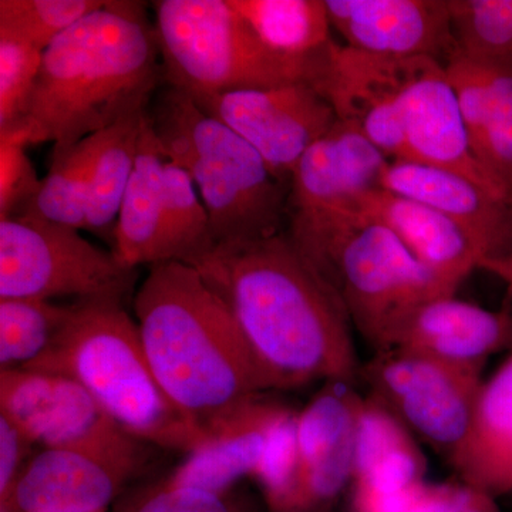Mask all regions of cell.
I'll use <instances>...</instances> for the list:
<instances>
[{
  "mask_svg": "<svg viewBox=\"0 0 512 512\" xmlns=\"http://www.w3.org/2000/svg\"><path fill=\"white\" fill-rule=\"evenodd\" d=\"M192 268L228 306L266 390L359 380L348 316L285 231L217 245Z\"/></svg>",
  "mask_w": 512,
  "mask_h": 512,
  "instance_id": "6da1fadb",
  "label": "cell"
},
{
  "mask_svg": "<svg viewBox=\"0 0 512 512\" xmlns=\"http://www.w3.org/2000/svg\"><path fill=\"white\" fill-rule=\"evenodd\" d=\"M160 83L156 25L146 6L109 0L43 52L28 116L12 128L29 146L53 143V160L147 107Z\"/></svg>",
  "mask_w": 512,
  "mask_h": 512,
  "instance_id": "7a4b0ae2",
  "label": "cell"
},
{
  "mask_svg": "<svg viewBox=\"0 0 512 512\" xmlns=\"http://www.w3.org/2000/svg\"><path fill=\"white\" fill-rule=\"evenodd\" d=\"M134 313L158 384L194 426L210 434L265 392L234 316L197 269L181 262L150 266Z\"/></svg>",
  "mask_w": 512,
  "mask_h": 512,
  "instance_id": "3957f363",
  "label": "cell"
},
{
  "mask_svg": "<svg viewBox=\"0 0 512 512\" xmlns=\"http://www.w3.org/2000/svg\"><path fill=\"white\" fill-rule=\"evenodd\" d=\"M288 220L293 247L376 352L390 349L400 323L421 303L456 293L353 205Z\"/></svg>",
  "mask_w": 512,
  "mask_h": 512,
  "instance_id": "277c9868",
  "label": "cell"
},
{
  "mask_svg": "<svg viewBox=\"0 0 512 512\" xmlns=\"http://www.w3.org/2000/svg\"><path fill=\"white\" fill-rule=\"evenodd\" d=\"M25 370L56 373L82 384L121 430L147 446L190 454L210 437L185 419L161 389L137 322L123 302L72 303L53 345Z\"/></svg>",
  "mask_w": 512,
  "mask_h": 512,
  "instance_id": "5b68a950",
  "label": "cell"
},
{
  "mask_svg": "<svg viewBox=\"0 0 512 512\" xmlns=\"http://www.w3.org/2000/svg\"><path fill=\"white\" fill-rule=\"evenodd\" d=\"M147 114L167 160L187 171L200 192L215 245L284 232L289 185L244 138L205 114L187 93L164 83Z\"/></svg>",
  "mask_w": 512,
  "mask_h": 512,
  "instance_id": "8992f818",
  "label": "cell"
},
{
  "mask_svg": "<svg viewBox=\"0 0 512 512\" xmlns=\"http://www.w3.org/2000/svg\"><path fill=\"white\" fill-rule=\"evenodd\" d=\"M156 32L163 83L188 96H212L309 83L312 60L266 47L229 0H160Z\"/></svg>",
  "mask_w": 512,
  "mask_h": 512,
  "instance_id": "52a82bcc",
  "label": "cell"
},
{
  "mask_svg": "<svg viewBox=\"0 0 512 512\" xmlns=\"http://www.w3.org/2000/svg\"><path fill=\"white\" fill-rule=\"evenodd\" d=\"M136 278L137 269L94 247L79 229L32 211L0 218V298L124 302Z\"/></svg>",
  "mask_w": 512,
  "mask_h": 512,
  "instance_id": "ba28073f",
  "label": "cell"
},
{
  "mask_svg": "<svg viewBox=\"0 0 512 512\" xmlns=\"http://www.w3.org/2000/svg\"><path fill=\"white\" fill-rule=\"evenodd\" d=\"M483 367L453 365L390 349L360 367L359 380L404 426L456 466L480 399Z\"/></svg>",
  "mask_w": 512,
  "mask_h": 512,
  "instance_id": "9c48e42d",
  "label": "cell"
},
{
  "mask_svg": "<svg viewBox=\"0 0 512 512\" xmlns=\"http://www.w3.org/2000/svg\"><path fill=\"white\" fill-rule=\"evenodd\" d=\"M0 414L43 448H79L144 466L151 447L121 430L82 384L56 373L0 370Z\"/></svg>",
  "mask_w": 512,
  "mask_h": 512,
  "instance_id": "30bf717a",
  "label": "cell"
},
{
  "mask_svg": "<svg viewBox=\"0 0 512 512\" xmlns=\"http://www.w3.org/2000/svg\"><path fill=\"white\" fill-rule=\"evenodd\" d=\"M190 97L244 138L286 185L303 154L338 121L328 100L306 82Z\"/></svg>",
  "mask_w": 512,
  "mask_h": 512,
  "instance_id": "8fae6325",
  "label": "cell"
},
{
  "mask_svg": "<svg viewBox=\"0 0 512 512\" xmlns=\"http://www.w3.org/2000/svg\"><path fill=\"white\" fill-rule=\"evenodd\" d=\"M404 66L406 60L367 55L333 40L316 57L309 84L338 120L356 127L390 160H406Z\"/></svg>",
  "mask_w": 512,
  "mask_h": 512,
  "instance_id": "7c38bea8",
  "label": "cell"
},
{
  "mask_svg": "<svg viewBox=\"0 0 512 512\" xmlns=\"http://www.w3.org/2000/svg\"><path fill=\"white\" fill-rule=\"evenodd\" d=\"M402 117L406 160L463 175L512 202V191L478 161L468 138L456 92L443 62L407 59Z\"/></svg>",
  "mask_w": 512,
  "mask_h": 512,
  "instance_id": "4fadbf2b",
  "label": "cell"
},
{
  "mask_svg": "<svg viewBox=\"0 0 512 512\" xmlns=\"http://www.w3.org/2000/svg\"><path fill=\"white\" fill-rule=\"evenodd\" d=\"M325 5L345 45L367 55L446 63L457 50L448 0H325Z\"/></svg>",
  "mask_w": 512,
  "mask_h": 512,
  "instance_id": "5bb4252c",
  "label": "cell"
},
{
  "mask_svg": "<svg viewBox=\"0 0 512 512\" xmlns=\"http://www.w3.org/2000/svg\"><path fill=\"white\" fill-rule=\"evenodd\" d=\"M359 393L329 382L298 413V480L288 512H328L352 483Z\"/></svg>",
  "mask_w": 512,
  "mask_h": 512,
  "instance_id": "9a60e30c",
  "label": "cell"
},
{
  "mask_svg": "<svg viewBox=\"0 0 512 512\" xmlns=\"http://www.w3.org/2000/svg\"><path fill=\"white\" fill-rule=\"evenodd\" d=\"M143 466L79 448L30 458L0 512H107Z\"/></svg>",
  "mask_w": 512,
  "mask_h": 512,
  "instance_id": "2e32d148",
  "label": "cell"
},
{
  "mask_svg": "<svg viewBox=\"0 0 512 512\" xmlns=\"http://www.w3.org/2000/svg\"><path fill=\"white\" fill-rule=\"evenodd\" d=\"M390 161L356 127L336 121L296 165L288 215L352 207L360 195L380 187Z\"/></svg>",
  "mask_w": 512,
  "mask_h": 512,
  "instance_id": "e0dca14e",
  "label": "cell"
},
{
  "mask_svg": "<svg viewBox=\"0 0 512 512\" xmlns=\"http://www.w3.org/2000/svg\"><path fill=\"white\" fill-rule=\"evenodd\" d=\"M508 346H512L511 312L488 311L456 296H440L406 316L390 349L453 365L484 367L488 357Z\"/></svg>",
  "mask_w": 512,
  "mask_h": 512,
  "instance_id": "ac0fdd59",
  "label": "cell"
},
{
  "mask_svg": "<svg viewBox=\"0 0 512 512\" xmlns=\"http://www.w3.org/2000/svg\"><path fill=\"white\" fill-rule=\"evenodd\" d=\"M380 187L441 212L476 239L487 258L512 251V202L443 168L392 160Z\"/></svg>",
  "mask_w": 512,
  "mask_h": 512,
  "instance_id": "d6986e66",
  "label": "cell"
},
{
  "mask_svg": "<svg viewBox=\"0 0 512 512\" xmlns=\"http://www.w3.org/2000/svg\"><path fill=\"white\" fill-rule=\"evenodd\" d=\"M444 66L474 154L512 191V60L456 50Z\"/></svg>",
  "mask_w": 512,
  "mask_h": 512,
  "instance_id": "ffe728a7",
  "label": "cell"
},
{
  "mask_svg": "<svg viewBox=\"0 0 512 512\" xmlns=\"http://www.w3.org/2000/svg\"><path fill=\"white\" fill-rule=\"evenodd\" d=\"M353 207L389 228L420 264L454 291L487 258L466 229L423 202L377 187L360 195Z\"/></svg>",
  "mask_w": 512,
  "mask_h": 512,
  "instance_id": "44dd1931",
  "label": "cell"
},
{
  "mask_svg": "<svg viewBox=\"0 0 512 512\" xmlns=\"http://www.w3.org/2000/svg\"><path fill=\"white\" fill-rule=\"evenodd\" d=\"M288 407L256 397L211 430L210 437L187 454L167 483L227 494L241 478L251 477L261 463L269 437Z\"/></svg>",
  "mask_w": 512,
  "mask_h": 512,
  "instance_id": "7402d4cb",
  "label": "cell"
},
{
  "mask_svg": "<svg viewBox=\"0 0 512 512\" xmlns=\"http://www.w3.org/2000/svg\"><path fill=\"white\" fill-rule=\"evenodd\" d=\"M163 147L148 121L138 143L136 167L124 192L114 229L113 254L130 269L171 262L165 210Z\"/></svg>",
  "mask_w": 512,
  "mask_h": 512,
  "instance_id": "603a6c76",
  "label": "cell"
},
{
  "mask_svg": "<svg viewBox=\"0 0 512 512\" xmlns=\"http://www.w3.org/2000/svg\"><path fill=\"white\" fill-rule=\"evenodd\" d=\"M148 106L134 110L113 126L94 134L96 146L90 168L87 231L97 234L110 229L114 235L124 192L136 167Z\"/></svg>",
  "mask_w": 512,
  "mask_h": 512,
  "instance_id": "cb8c5ba5",
  "label": "cell"
},
{
  "mask_svg": "<svg viewBox=\"0 0 512 512\" xmlns=\"http://www.w3.org/2000/svg\"><path fill=\"white\" fill-rule=\"evenodd\" d=\"M256 36L278 55L312 60L333 42L325 0H229Z\"/></svg>",
  "mask_w": 512,
  "mask_h": 512,
  "instance_id": "d4e9b609",
  "label": "cell"
},
{
  "mask_svg": "<svg viewBox=\"0 0 512 512\" xmlns=\"http://www.w3.org/2000/svg\"><path fill=\"white\" fill-rule=\"evenodd\" d=\"M511 446L512 355L483 383L470 440L454 468L474 485Z\"/></svg>",
  "mask_w": 512,
  "mask_h": 512,
  "instance_id": "484cf974",
  "label": "cell"
},
{
  "mask_svg": "<svg viewBox=\"0 0 512 512\" xmlns=\"http://www.w3.org/2000/svg\"><path fill=\"white\" fill-rule=\"evenodd\" d=\"M70 305L33 298H0V370L26 369L53 345Z\"/></svg>",
  "mask_w": 512,
  "mask_h": 512,
  "instance_id": "4316f807",
  "label": "cell"
},
{
  "mask_svg": "<svg viewBox=\"0 0 512 512\" xmlns=\"http://www.w3.org/2000/svg\"><path fill=\"white\" fill-rule=\"evenodd\" d=\"M94 146L96 138L93 134L62 157L53 158L35 200L23 211L35 212L39 217L64 227L87 231V200Z\"/></svg>",
  "mask_w": 512,
  "mask_h": 512,
  "instance_id": "83f0119b",
  "label": "cell"
},
{
  "mask_svg": "<svg viewBox=\"0 0 512 512\" xmlns=\"http://www.w3.org/2000/svg\"><path fill=\"white\" fill-rule=\"evenodd\" d=\"M164 188L171 262L195 266L217 247L210 217L190 175L170 160L164 165Z\"/></svg>",
  "mask_w": 512,
  "mask_h": 512,
  "instance_id": "f1b7e54d",
  "label": "cell"
},
{
  "mask_svg": "<svg viewBox=\"0 0 512 512\" xmlns=\"http://www.w3.org/2000/svg\"><path fill=\"white\" fill-rule=\"evenodd\" d=\"M423 454L412 431L370 394L357 407L352 483L375 468Z\"/></svg>",
  "mask_w": 512,
  "mask_h": 512,
  "instance_id": "f546056e",
  "label": "cell"
},
{
  "mask_svg": "<svg viewBox=\"0 0 512 512\" xmlns=\"http://www.w3.org/2000/svg\"><path fill=\"white\" fill-rule=\"evenodd\" d=\"M104 5L100 0H0V33L45 52L57 37Z\"/></svg>",
  "mask_w": 512,
  "mask_h": 512,
  "instance_id": "4dcf8cb0",
  "label": "cell"
},
{
  "mask_svg": "<svg viewBox=\"0 0 512 512\" xmlns=\"http://www.w3.org/2000/svg\"><path fill=\"white\" fill-rule=\"evenodd\" d=\"M457 50L512 60V0H448Z\"/></svg>",
  "mask_w": 512,
  "mask_h": 512,
  "instance_id": "1f68e13d",
  "label": "cell"
},
{
  "mask_svg": "<svg viewBox=\"0 0 512 512\" xmlns=\"http://www.w3.org/2000/svg\"><path fill=\"white\" fill-rule=\"evenodd\" d=\"M298 413L286 409L276 421L261 463L252 478L264 495L269 512H288L298 480Z\"/></svg>",
  "mask_w": 512,
  "mask_h": 512,
  "instance_id": "d6a6232c",
  "label": "cell"
},
{
  "mask_svg": "<svg viewBox=\"0 0 512 512\" xmlns=\"http://www.w3.org/2000/svg\"><path fill=\"white\" fill-rule=\"evenodd\" d=\"M42 59L43 50L0 33V131L18 126L28 116Z\"/></svg>",
  "mask_w": 512,
  "mask_h": 512,
  "instance_id": "836d02e7",
  "label": "cell"
},
{
  "mask_svg": "<svg viewBox=\"0 0 512 512\" xmlns=\"http://www.w3.org/2000/svg\"><path fill=\"white\" fill-rule=\"evenodd\" d=\"M28 140L19 131L0 133V218L19 214L32 204L42 180L26 154Z\"/></svg>",
  "mask_w": 512,
  "mask_h": 512,
  "instance_id": "e575fe53",
  "label": "cell"
},
{
  "mask_svg": "<svg viewBox=\"0 0 512 512\" xmlns=\"http://www.w3.org/2000/svg\"><path fill=\"white\" fill-rule=\"evenodd\" d=\"M117 512H239L227 494L160 480L138 491Z\"/></svg>",
  "mask_w": 512,
  "mask_h": 512,
  "instance_id": "d590c367",
  "label": "cell"
},
{
  "mask_svg": "<svg viewBox=\"0 0 512 512\" xmlns=\"http://www.w3.org/2000/svg\"><path fill=\"white\" fill-rule=\"evenodd\" d=\"M409 512H503V510L493 495L460 481V483H424Z\"/></svg>",
  "mask_w": 512,
  "mask_h": 512,
  "instance_id": "8d00e7d4",
  "label": "cell"
},
{
  "mask_svg": "<svg viewBox=\"0 0 512 512\" xmlns=\"http://www.w3.org/2000/svg\"><path fill=\"white\" fill-rule=\"evenodd\" d=\"M32 446L35 444L25 433L0 414V507L9 500L20 473L29 463Z\"/></svg>",
  "mask_w": 512,
  "mask_h": 512,
  "instance_id": "74e56055",
  "label": "cell"
},
{
  "mask_svg": "<svg viewBox=\"0 0 512 512\" xmlns=\"http://www.w3.org/2000/svg\"><path fill=\"white\" fill-rule=\"evenodd\" d=\"M474 487L498 498L512 493V446L481 476Z\"/></svg>",
  "mask_w": 512,
  "mask_h": 512,
  "instance_id": "f35d334b",
  "label": "cell"
},
{
  "mask_svg": "<svg viewBox=\"0 0 512 512\" xmlns=\"http://www.w3.org/2000/svg\"><path fill=\"white\" fill-rule=\"evenodd\" d=\"M478 269L497 276L498 279L507 285L508 292L512 295V251L498 258H488L481 262Z\"/></svg>",
  "mask_w": 512,
  "mask_h": 512,
  "instance_id": "ab89813d",
  "label": "cell"
}]
</instances>
